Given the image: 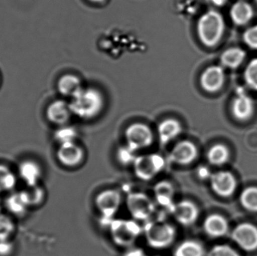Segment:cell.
<instances>
[{
    "label": "cell",
    "mask_w": 257,
    "mask_h": 256,
    "mask_svg": "<svg viewBox=\"0 0 257 256\" xmlns=\"http://www.w3.org/2000/svg\"><path fill=\"white\" fill-rule=\"evenodd\" d=\"M124 256H145L142 249L139 248H131L128 249Z\"/></svg>",
    "instance_id": "cell-38"
},
{
    "label": "cell",
    "mask_w": 257,
    "mask_h": 256,
    "mask_svg": "<svg viewBox=\"0 0 257 256\" xmlns=\"http://www.w3.org/2000/svg\"><path fill=\"white\" fill-rule=\"evenodd\" d=\"M243 207L250 211H257V187L247 188L241 195Z\"/></svg>",
    "instance_id": "cell-31"
},
{
    "label": "cell",
    "mask_w": 257,
    "mask_h": 256,
    "mask_svg": "<svg viewBox=\"0 0 257 256\" xmlns=\"http://www.w3.org/2000/svg\"><path fill=\"white\" fill-rule=\"evenodd\" d=\"M205 249L199 242L187 240L177 246L174 256H205Z\"/></svg>",
    "instance_id": "cell-26"
},
{
    "label": "cell",
    "mask_w": 257,
    "mask_h": 256,
    "mask_svg": "<svg viewBox=\"0 0 257 256\" xmlns=\"http://www.w3.org/2000/svg\"><path fill=\"white\" fill-rule=\"evenodd\" d=\"M126 207L135 220L148 221L155 211L154 201L143 192H133L126 198Z\"/></svg>",
    "instance_id": "cell-6"
},
{
    "label": "cell",
    "mask_w": 257,
    "mask_h": 256,
    "mask_svg": "<svg viewBox=\"0 0 257 256\" xmlns=\"http://www.w3.org/2000/svg\"><path fill=\"white\" fill-rule=\"evenodd\" d=\"M198 156L196 145L190 141L178 142L169 154V159L174 163L181 165H188L193 163Z\"/></svg>",
    "instance_id": "cell-11"
},
{
    "label": "cell",
    "mask_w": 257,
    "mask_h": 256,
    "mask_svg": "<svg viewBox=\"0 0 257 256\" xmlns=\"http://www.w3.org/2000/svg\"><path fill=\"white\" fill-rule=\"evenodd\" d=\"M18 174L27 186L39 184L42 177L41 165L36 161L26 159L19 164Z\"/></svg>",
    "instance_id": "cell-16"
},
{
    "label": "cell",
    "mask_w": 257,
    "mask_h": 256,
    "mask_svg": "<svg viewBox=\"0 0 257 256\" xmlns=\"http://www.w3.org/2000/svg\"><path fill=\"white\" fill-rule=\"evenodd\" d=\"M72 114L84 120H90L98 115L104 106L102 93L96 89L83 87L69 103Z\"/></svg>",
    "instance_id": "cell-1"
},
{
    "label": "cell",
    "mask_w": 257,
    "mask_h": 256,
    "mask_svg": "<svg viewBox=\"0 0 257 256\" xmlns=\"http://www.w3.org/2000/svg\"><path fill=\"white\" fill-rule=\"evenodd\" d=\"M235 243L246 251L257 249V228L248 223L241 224L232 233Z\"/></svg>",
    "instance_id": "cell-12"
},
{
    "label": "cell",
    "mask_w": 257,
    "mask_h": 256,
    "mask_svg": "<svg viewBox=\"0 0 257 256\" xmlns=\"http://www.w3.org/2000/svg\"><path fill=\"white\" fill-rule=\"evenodd\" d=\"M228 149L222 144H216L211 147L208 153V159L210 163L214 165H221L229 159Z\"/></svg>",
    "instance_id": "cell-29"
},
{
    "label": "cell",
    "mask_w": 257,
    "mask_h": 256,
    "mask_svg": "<svg viewBox=\"0 0 257 256\" xmlns=\"http://www.w3.org/2000/svg\"><path fill=\"white\" fill-rule=\"evenodd\" d=\"M57 158L62 165L72 168L81 163L84 158V151L75 142L60 144L57 150Z\"/></svg>",
    "instance_id": "cell-14"
},
{
    "label": "cell",
    "mask_w": 257,
    "mask_h": 256,
    "mask_svg": "<svg viewBox=\"0 0 257 256\" xmlns=\"http://www.w3.org/2000/svg\"><path fill=\"white\" fill-rule=\"evenodd\" d=\"M143 234L151 247L165 249L175 241L176 229L169 222L149 220L144 226Z\"/></svg>",
    "instance_id": "cell-3"
},
{
    "label": "cell",
    "mask_w": 257,
    "mask_h": 256,
    "mask_svg": "<svg viewBox=\"0 0 257 256\" xmlns=\"http://www.w3.org/2000/svg\"><path fill=\"white\" fill-rule=\"evenodd\" d=\"M18 182V176L10 167L0 164V193L12 192Z\"/></svg>",
    "instance_id": "cell-25"
},
{
    "label": "cell",
    "mask_w": 257,
    "mask_h": 256,
    "mask_svg": "<svg viewBox=\"0 0 257 256\" xmlns=\"http://www.w3.org/2000/svg\"><path fill=\"white\" fill-rule=\"evenodd\" d=\"M234 117L239 120H247L251 117L254 111L253 99L245 93H239L232 103Z\"/></svg>",
    "instance_id": "cell-18"
},
{
    "label": "cell",
    "mask_w": 257,
    "mask_h": 256,
    "mask_svg": "<svg viewBox=\"0 0 257 256\" xmlns=\"http://www.w3.org/2000/svg\"><path fill=\"white\" fill-rule=\"evenodd\" d=\"M244 75L246 84L257 91V58L253 59L248 63Z\"/></svg>",
    "instance_id": "cell-32"
},
{
    "label": "cell",
    "mask_w": 257,
    "mask_h": 256,
    "mask_svg": "<svg viewBox=\"0 0 257 256\" xmlns=\"http://www.w3.org/2000/svg\"><path fill=\"white\" fill-rule=\"evenodd\" d=\"M207 1L216 7H220V6H224L227 3L228 0H207Z\"/></svg>",
    "instance_id": "cell-39"
},
{
    "label": "cell",
    "mask_w": 257,
    "mask_h": 256,
    "mask_svg": "<svg viewBox=\"0 0 257 256\" xmlns=\"http://www.w3.org/2000/svg\"><path fill=\"white\" fill-rule=\"evenodd\" d=\"M229 15L234 24L238 26H244L248 24L253 18V8L247 2L239 0L232 5Z\"/></svg>",
    "instance_id": "cell-21"
},
{
    "label": "cell",
    "mask_w": 257,
    "mask_h": 256,
    "mask_svg": "<svg viewBox=\"0 0 257 256\" xmlns=\"http://www.w3.org/2000/svg\"><path fill=\"white\" fill-rule=\"evenodd\" d=\"M126 145L135 151L149 147L154 141V135L149 126L143 123L130 125L125 131Z\"/></svg>",
    "instance_id": "cell-7"
},
{
    "label": "cell",
    "mask_w": 257,
    "mask_h": 256,
    "mask_svg": "<svg viewBox=\"0 0 257 256\" xmlns=\"http://www.w3.org/2000/svg\"><path fill=\"white\" fill-rule=\"evenodd\" d=\"M171 212L175 220L184 226L193 225L199 217L197 206L189 200H183L176 204L175 203Z\"/></svg>",
    "instance_id": "cell-9"
},
{
    "label": "cell",
    "mask_w": 257,
    "mask_h": 256,
    "mask_svg": "<svg viewBox=\"0 0 257 256\" xmlns=\"http://www.w3.org/2000/svg\"><path fill=\"white\" fill-rule=\"evenodd\" d=\"M110 231L116 244L130 247L143 233V228L134 219H114Z\"/></svg>",
    "instance_id": "cell-4"
},
{
    "label": "cell",
    "mask_w": 257,
    "mask_h": 256,
    "mask_svg": "<svg viewBox=\"0 0 257 256\" xmlns=\"http://www.w3.org/2000/svg\"><path fill=\"white\" fill-rule=\"evenodd\" d=\"M246 52L240 48H231L225 51L220 57L221 64L229 69H235L245 60Z\"/></svg>",
    "instance_id": "cell-24"
},
{
    "label": "cell",
    "mask_w": 257,
    "mask_h": 256,
    "mask_svg": "<svg viewBox=\"0 0 257 256\" xmlns=\"http://www.w3.org/2000/svg\"><path fill=\"white\" fill-rule=\"evenodd\" d=\"M122 197L120 192L114 189H107L98 194L95 200V204L102 214L105 222H112L113 217L115 216L121 205Z\"/></svg>",
    "instance_id": "cell-8"
},
{
    "label": "cell",
    "mask_w": 257,
    "mask_h": 256,
    "mask_svg": "<svg viewBox=\"0 0 257 256\" xmlns=\"http://www.w3.org/2000/svg\"><path fill=\"white\" fill-rule=\"evenodd\" d=\"M226 75L222 66H211L207 68L201 75L200 84L208 93H216L224 84Z\"/></svg>",
    "instance_id": "cell-10"
},
{
    "label": "cell",
    "mask_w": 257,
    "mask_h": 256,
    "mask_svg": "<svg viewBox=\"0 0 257 256\" xmlns=\"http://www.w3.org/2000/svg\"><path fill=\"white\" fill-rule=\"evenodd\" d=\"M89 1L92 2L94 3H103L105 0H89Z\"/></svg>",
    "instance_id": "cell-40"
},
{
    "label": "cell",
    "mask_w": 257,
    "mask_h": 256,
    "mask_svg": "<svg viewBox=\"0 0 257 256\" xmlns=\"http://www.w3.org/2000/svg\"><path fill=\"white\" fill-rule=\"evenodd\" d=\"M182 132V126L175 119H166L159 124L157 132L159 139L163 145L170 143L179 136Z\"/></svg>",
    "instance_id": "cell-20"
},
{
    "label": "cell",
    "mask_w": 257,
    "mask_h": 256,
    "mask_svg": "<svg viewBox=\"0 0 257 256\" xmlns=\"http://www.w3.org/2000/svg\"><path fill=\"white\" fill-rule=\"evenodd\" d=\"M208 256H239L236 251L226 245H217L208 252Z\"/></svg>",
    "instance_id": "cell-35"
},
{
    "label": "cell",
    "mask_w": 257,
    "mask_h": 256,
    "mask_svg": "<svg viewBox=\"0 0 257 256\" xmlns=\"http://www.w3.org/2000/svg\"><path fill=\"white\" fill-rule=\"evenodd\" d=\"M72 111L69 103L63 100H56L51 102L46 110V117L48 121L58 126H64L69 121Z\"/></svg>",
    "instance_id": "cell-15"
},
{
    "label": "cell",
    "mask_w": 257,
    "mask_h": 256,
    "mask_svg": "<svg viewBox=\"0 0 257 256\" xmlns=\"http://www.w3.org/2000/svg\"><path fill=\"white\" fill-rule=\"evenodd\" d=\"M77 137V132L72 126H59L58 129L54 132V139L59 144H68L75 142Z\"/></svg>",
    "instance_id": "cell-30"
},
{
    "label": "cell",
    "mask_w": 257,
    "mask_h": 256,
    "mask_svg": "<svg viewBox=\"0 0 257 256\" xmlns=\"http://www.w3.org/2000/svg\"><path fill=\"white\" fill-rule=\"evenodd\" d=\"M154 192L157 204L171 211L175 204L174 202L175 189L173 185L170 182L163 180L155 185Z\"/></svg>",
    "instance_id": "cell-19"
},
{
    "label": "cell",
    "mask_w": 257,
    "mask_h": 256,
    "mask_svg": "<svg viewBox=\"0 0 257 256\" xmlns=\"http://www.w3.org/2000/svg\"><path fill=\"white\" fill-rule=\"evenodd\" d=\"M15 249L12 240H0V256H11Z\"/></svg>",
    "instance_id": "cell-36"
},
{
    "label": "cell",
    "mask_w": 257,
    "mask_h": 256,
    "mask_svg": "<svg viewBox=\"0 0 257 256\" xmlns=\"http://www.w3.org/2000/svg\"><path fill=\"white\" fill-rule=\"evenodd\" d=\"M203 228L208 235L219 237L226 234L228 230V223L223 216L213 214L205 219Z\"/></svg>",
    "instance_id": "cell-22"
},
{
    "label": "cell",
    "mask_w": 257,
    "mask_h": 256,
    "mask_svg": "<svg viewBox=\"0 0 257 256\" xmlns=\"http://www.w3.org/2000/svg\"><path fill=\"white\" fill-rule=\"evenodd\" d=\"M244 43L252 49L257 50V25L253 26L244 32Z\"/></svg>",
    "instance_id": "cell-34"
},
{
    "label": "cell",
    "mask_w": 257,
    "mask_h": 256,
    "mask_svg": "<svg viewBox=\"0 0 257 256\" xmlns=\"http://www.w3.org/2000/svg\"><path fill=\"white\" fill-rule=\"evenodd\" d=\"M22 192L30 208L41 205L45 201V189L39 184L27 186Z\"/></svg>",
    "instance_id": "cell-27"
},
{
    "label": "cell",
    "mask_w": 257,
    "mask_h": 256,
    "mask_svg": "<svg viewBox=\"0 0 257 256\" xmlns=\"http://www.w3.org/2000/svg\"><path fill=\"white\" fill-rule=\"evenodd\" d=\"M165 165L166 162L161 155L151 153L137 156L133 165L136 177L144 181H149L164 169Z\"/></svg>",
    "instance_id": "cell-5"
},
{
    "label": "cell",
    "mask_w": 257,
    "mask_h": 256,
    "mask_svg": "<svg viewBox=\"0 0 257 256\" xmlns=\"http://www.w3.org/2000/svg\"><path fill=\"white\" fill-rule=\"evenodd\" d=\"M136 153V151L127 145L120 147L117 152V160L123 165H133L137 157Z\"/></svg>",
    "instance_id": "cell-33"
},
{
    "label": "cell",
    "mask_w": 257,
    "mask_h": 256,
    "mask_svg": "<svg viewBox=\"0 0 257 256\" xmlns=\"http://www.w3.org/2000/svg\"><path fill=\"white\" fill-rule=\"evenodd\" d=\"M226 24L223 15L214 10L207 11L198 20L196 31L199 40L205 46H216L224 34Z\"/></svg>",
    "instance_id": "cell-2"
},
{
    "label": "cell",
    "mask_w": 257,
    "mask_h": 256,
    "mask_svg": "<svg viewBox=\"0 0 257 256\" xmlns=\"http://www.w3.org/2000/svg\"><path fill=\"white\" fill-rule=\"evenodd\" d=\"M5 206L9 214L14 217H22L30 208L22 191L9 192L5 201Z\"/></svg>",
    "instance_id": "cell-17"
},
{
    "label": "cell",
    "mask_w": 257,
    "mask_h": 256,
    "mask_svg": "<svg viewBox=\"0 0 257 256\" xmlns=\"http://www.w3.org/2000/svg\"><path fill=\"white\" fill-rule=\"evenodd\" d=\"M210 181L213 191L222 197L230 196L236 188L235 177L228 171H219L212 174Z\"/></svg>",
    "instance_id": "cell-13"
},
{
    "label": "cell",
    "mask_w": 257,
    "mask_h": 256,
    "mask_svg": "<svg viewBox=\"0 0 257 256\" xmlns=\"http://www.w3.org/2000/svg\"><path fill=\"white\" fill-rule=\"evenodd\" d=\"M16 228V224L11 215L0 214V240H12Z\"/></svg>",
    "instance_id": "cell-28"
},
{
    "label": "cell",
    "mask_w": 257,
    "mask_h": 256,
    "mask_svg": "<svg viewBox=\"0 0 257 256\" xmlns=\"http://www.w3.org/2000/svg\"><path fill=\"white\" fill-rule=\"evenodd\" d=\"M81 81L73 75H65L57 83V89L63 96L72 98L82 89Z\"/></svg>",
    "instance_id": "cell-23"
},
{
    "label": "cell",
    "mask_w": 257,
    "mask_h": 256,
    "mask_svg": "<svg viewBox=\"0 0 257 256\" xmlns=\"http://www.w3.org/2000/svg\"><path fill=\"white\" fill-rule=\"evenodd\" d=\"M211 175L212 174H211V171L208 169L207 167H200L198 169V176L200 177L201 179H203V180H205V179H208V177L211 178Z\"/></svg>",
    "instance_id": "cell-37"
}]
</instances>
